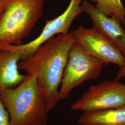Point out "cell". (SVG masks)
I'll return each mask as SVG.
<instances>
[{"label": "cell", "instance_id": "1", "mask_svg": "<svg viewBox=\"0 0 125 125\" xmlns=\"http://www.w3.org/2000/svg\"><path fill=\"white\" fill-rule=\"evenodd\" d=\"M74 41L72 31L54 36L19 62V70L36 76L45 96L48 112L60 101V87L69 51Z\"/></svg>", "mask_w": 125, "mask_h": 125}, {"label": "cell", "instance_id": "2", "mask_svg": "<svg viewBox=\"0 0 125 125\" xmlns=\"http://www.w3.org/2000/svg\"><path fill=\"white\" fill-rule=\"evenodd\" d=\"M0 97L11 125H47L45 99L35 75L27 73L17 86L0 91Z\"/></svg>", "mask_w": 125, "mask_h": 125}, {"label": "cell", "instance_id": "3", "mask_svg": "<svg viewBox=\"0 0 125 125\" xmlns=\"http://www.w3.org/2000/svg\"><path fill=\"white\" fill-rule=\"evenodd\" d=\"M44 0H12L0 21V47L22 44L43 13Z\"/></svg>", "mask_w": 125, "mask_h": 125}, {"label": "cell", "instance_id": "4", "mask_svg": "<svg viewBox=\"0 0 125 125\" xmlns=\"http://www.w3.org/2000/svg\"><path fill=\"white\" fill-rule=\"evenodd\" d=\"M105 63L87 52L75 41L69 51L59 89V100H64L72 90L86 81L97 78Z\"/></svg>", "mask_w": 125, "mask_h": 125}, {"label": "cell", "instance_id": "5", "mask_svg": "<svg viewBox=\"0 0 125 125\" xmlns=\"http://www.w3.org/2000/svg\"><path fill=\"white\" fill-rule=\"evenodd\" d=\"M125 105V85L117 81H106L90 86L71 108L73 111L94 112Z\"/></svg>", "mask_w": 125, "mask_h": 125}, {"label": "cell", "instance_id": "6", "mask_svg": "<svg viewBox=\"0 0 125 125\" xmlns=\"http://www.w3.org/2000/svg\"><path fill=\"white\" fill-rule=\"evenodd\" d=\"M83 0H71L66 9L60 15L47 21L40 34L36 39L26 44L8 45L0 47L19 54L21 59L33 53L41 45L54 36L67 34L74 21L79 14L83 13L82 2Z\"/></svg>", "mask_w": 125, "mask_h": 125}, {"label": "cell", "instance_id": "7", "mask_svg": "<svg viewBox=\"0 0 125 125\" xmlns=\"http://www.w3.org/2000/svg\"><path fill=\"white\" fill-rule=\"evenodd\" d=\"M72 31L75 41L90 55L105 64L112 63L120 67L125 64V56L121 51L94 28L81 26Z\"/></svg>", "mask_w": 125, "mask_h": 125}, {"label": "cell", "instance_id": "8", "mask_svg": "<svg viewBox=\"0 0 125 125\" xmlns=\"http://www.w3.org/2000/svg\"><path fill=\"white\" fill-rule=\"evenodd\" d=\"M82 5L83 13L92 21L93 28L112 42L125 57V30L120 21L115 17L102 13L88 0H83Z\"/></svg>", "mask_w": 125, "mask_h": 125}, {"label": "cell", "instance_id": "9", "mask_svg": "<svg viewBox=\"0 0 125 125\" xmlns=\"http://www.w3.org/2000/svg\"><path fill=\"white\" fill-rule=\"evenodd\" d=\"M19 54L0 47V92L13 88L21 83L25 75L19 72Z\"/></svg>", "mask_w": 125, "mask_h": 125}, {"label": "cell", "instance_id": "10", "mask_svg": "<svg viewBox=\"0 0 125 125\" xmlns=\"http://www.w3.org/2000/svg\"><path fill=\"white\" fill-rule=\"evenodd\" d=\"M80 125H125V105L94 112H83Z\"/></svg>", "mask_w": 125, "mask_h": 125}, {"label": "cell", "instance_id": "11", "mask_svg": "<svg viewBox=\"0 0 125 125\" xmlns=\"http://www.w3.org/2000/svg\"><path fill=\"white\" fill-rule=\"evenodd\" d=\"M102 13L115 17L125 27V8L121 0H91Z\"/></svg>", "mask_w": 125, "mask_h": 125}, {"label": "cell", "instance_id": "12", "mask_svg": "<svg viewBox=\"0 0 125 125\" xmlns=\"http://www.w3.org/2000/svg\"><path fill=\"white\" fill-rule=\"evenodd\" d=\"M0 125H11L9 114L0 97Z\"/></svg>", "mask_w": 125, "mask_h": 125}, {"label": "cell", "instance_id": "13", "mask_svg": "<svg viewBox=\"0 0 125 125\" xmlns=\"http://www.w3.org/2000/svg\"><path fill=\"white\" fill-rule=\"evenodd\" d=\"M12 0H0V21L9 8Z\"/></svg>", "mask_w": 125, "mask_h": 125}, {"label": "cell", "instance_id": "14", "mask_svg": "<svg viewBox=\"0 0 125 125\" xmlns=\"http://www.w3.org/2000/svg\"><path fill=\"white\" fill-rule=\"evenodd\" d=\"M125 77V63L121 67H120V70L118 72L115 80L118 81L121 78Z\"/></svg>", "mask_w": 125, "mask_h": 125}, {"label": "cell", "instance_id": "15", "mask_svg": "<svg viewBox=\"0 0 125 125\" xmlns=\"http://www.w3.org/2000/svg\"></svg>", "mask_w": 125, "mask_h": 125}]
</instances>
